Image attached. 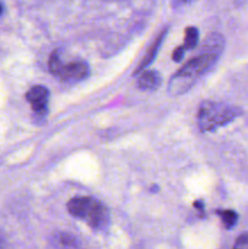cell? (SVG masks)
Instances as JSON below:
<instances>
[{"mask_svg": "<svg viewBox=\"0 0 248 249\" xmlns=\"http://www.w3.org/2000/svg\"><path fill=\"white\" fill-rule=\"evenodd\" d=\"M224 38L220 34H211L204 43L203 51L197 57L189 61L170 79L168 91L172 95H179L187 91L195 83L208 73L223 53Z\"/></svg>", "mask_w": 248, "mask_h": 249, "instance_id": "6da1fadb", "label": "cell"}, {"mask_svg": "<svg viewBox=\"0 0 248 249\" xmlns=\"http://www.w3.org/2000/svg\"><path fill=\"white\" fill-rule=\"evenodd\" d=\"M67 208L71 215L87 221L94 230H104L109 221L106 207L92 197H74L68 202Z\"/></svg>", "mask_w": 248, "mask_h": 249, "instance_id": "7a4b0ae2", "label": "cell"}, {"mask_svg": "<svg viewBox=\"0 0 248 249\" xmlns=\"http://www.w3.org/2000/svg\"><path fill=\"white\" fill-rule=\"evenodd\" d=\"M241 114L237 107L219 102H204L198 111V125L202 131H214L235 121Z\"/></svg>", "mask_w": 248, "mask_h": 249, "instance_id": "3957f363", "label": "cell"}, {"mask_svg": "<svg viewBox=\"0 0 248 249\" xmlns=\"http://www.w3.org/2000/svg\"><path fill=\"white\" fill-rule=\"evenodd\" d=\"M50 72L56 77L61 78L66 82H79L85 79L89 74V66L83 61H73L65 63L61 60V56L57 51L53 53L49 60Z\"/></svg>", "mask_w": 248, "mask_h": 249, "instance_id": "277c9868", "label": "cell"}, {"mask_svg": "<svg viewBox=\"0 0 248 249\" xmlns=\"http://www.w3.org/2000/svg\"><path fill=\"white\" fill-rule=\"evenodd\" d=\"M26 99L28 100L32 109L36 116H46V113H48L49 90L45 87L36 85V87L31 88L26 94Z\"/></svg>", "mask_w": 248, "mask_h": 249, "instance_id": "5b68a950", "label": "cell"}, {"mask_svg": "<svg viewBox=\"0 0 248 249\" xmlns=\"http://www.w3.org/2000/svg\"><path fill=\"white\" fill-rule=\"evenodd\" d=\"M159 85L160 75L158 74V72H156V71H143V72H140L138 79V87L141 90L151 91V90L157 89Z\"/></svg>", "mask_w": 248, "mask_h": 249, "instance_id": "8992f818", "label": "cell"}, {"mask_svg": "<svg viewBox=\"0 0 248 249\" xmlns=\"http://www.w3.org/2000/svg\"><path fill=\"white\" fill-rule=\"evenodd\" d=\"M164 34H165V32H164V33L160 34V36H158L157 39H156L155 43L152 44V46H151V48L148 49V51H147V53H146L145 58H143V60L141 61L140 65H139L138 70H136V73H140L141 71L143 70V68L147 67V66L150 65V63L152 62L153 60H155L156 55H157L158 50H159V48H160V44H162L163 39H164Z\"/></svg>", "mask_w": 248, "mask_h": 249, "instance_id": "52a82bcc", "label": "cell"}, {"mask_svg": "<svg viewBox=\"0 0 248 249\" xmlns=\"http://www.w3.org/2000/svg\"><path fill=\"white\" fill-rule=\"evenodd\" d=\"M185 41H184V48L186 50L189 49H194L195 46L198 43V29L195 28V27H189L185 32Z\"/></svg>", "mask_w": 248, "mask_h": 249, "instance_id": "ba28073f", "label": "cell"}, {"mask_svg": "<svg viewBox=\"0 0 248 249\" xmlns=\"http://www.w3.org/2000/svg\"><path fill=\"white\" fill-rule=\"evenodd\" d=\"M218 214L220 215L224 226H225L226 229L233 228V226L236 225V223H237L238 215L233 211H230V209H226V211H219Z\"/></svg>", "mask_w": 248, "mask_h": 249, "instance_id": "9c48e42d", "label": "cell"}, {"mask_svg": "<svg viewBox=\"0 0 248 249\" xmlns=\"http://www.w3.org/2000/svg\"><path fill=\"white\" fill-rule=\"evenodd\" d=\"M58 242H61V247H77V240L67 233H61L58 236Z\"/></svg>", "mask_w": 248, "mask_h": 249, "instance_id": "30bf717a", "label": "cell"}, {"mask_svg": "<svg viewBox=\"0 0 248 249\" xmlns=\"http://www.w3.org/2000/svg\"><path fill=\"white\" fill-rule=\"evenodd\" d=\"M235 248H248V233H245V235L240 236V237L236 240Z\"/></svg>", "mask_w": 248, "mask_h": 249, "instance_id": "8fae6325", "label": "cell"}, {"mask_svg": "<svg viewBox=\"0 0 248 249\" xmlns=\"http://www.w3.org/2000/svg\"><path fill=\"white\" fill-rule=\"evenodd\" d=\"M185 51H186V49H185L182 45L175 49L174 53H173V60H174L175 62H179V61H181L182 57H184Z\"/></svg>", "mask_w": 248, "mask_h": 249, "instance_id": "7c38bea8", "label": "cell"}, {"mask_svg": "<svg viewBox=\"0 0 248 249\" xmlns=\"http://www.w3.org/2000/svg\"><path fill=\"white\" fill-rule=\"evenodd\" d=\"M196 0H174V5L175 6H181V5H189L192 4Z\"/></svg>", "mask_w": 248, "mask_h": 249, "instance_id": "4fadbf2b", "label": "cell"}, {"mask_svg": "<svg viewBox=\"0 0 248 249\" xmlns=\"http://www.w3.org/2000/svg\"><path fill=\"white\" fill-rule=\"evenodd\" d=\"M236 2H237V4H242V2H245V1H247V0H235Z\"/></svg>", "mask_w": 248, "mask_h": 249, "instance_id": "5bb4252c", "label": "cell"}, {"mask_svg": "<svg viewBox=\"0 0 248 249\" xmlns=\"http://www.w3.org/2000/svg\"><path fill=\"white\" fill-rule=\"evenodd\" d=\"M1 12H2V6H1V4H0V15H1Z\"/></svg>", "mask_w": 248, "mask_h": 249, "instance_id": "9a60e30c", "label": "cell"}, {"mask_svg": "<svg viewBox=\"0 0 248 249\" xmlns=\"http://www.w3.org/2000/svg\"><path fill=\"white\" fill-rule=\"evenodd\" d=\"M0 247H2V243H1V241H0Z\"/></svg>", "mask_w": 248, "mask_h": 249, "instance_id": "2e32d148", "label": "cell"}]
</instances>
